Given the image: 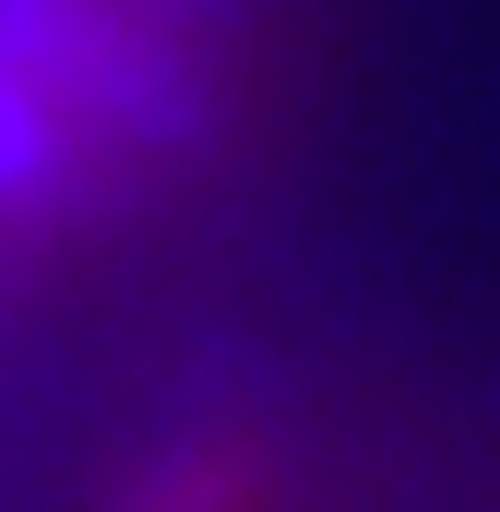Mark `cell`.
I'll return each mask as SVG.
<instances>
[{"label":"cell","instance_id":"obj_1","mask_svg":"<svg viewBox=\"0 0 500 512\" xmlns=\"http://www.w3.org/2000/svg\"><path fill=\"white\" fill-rule=\"evenodd\" d=\"M24 512H405V465L310 346L155 310L24 417Z\"/></svg>","mask_w":500,"mask_h":512},{"label":"cell","instance_id":"obj_2","mask_svg":"<svg viewBox=\"0 0 500 512\" xmlns=\"http://www.w3.org/2000/svg\"><path fill=\"white\" fill-rule=\"evenodd\" d=\"M465 512H500V477H489V489H477V501H465Z\"/></svg>","mask_w":500,"mask_h":512}]
</instances>
